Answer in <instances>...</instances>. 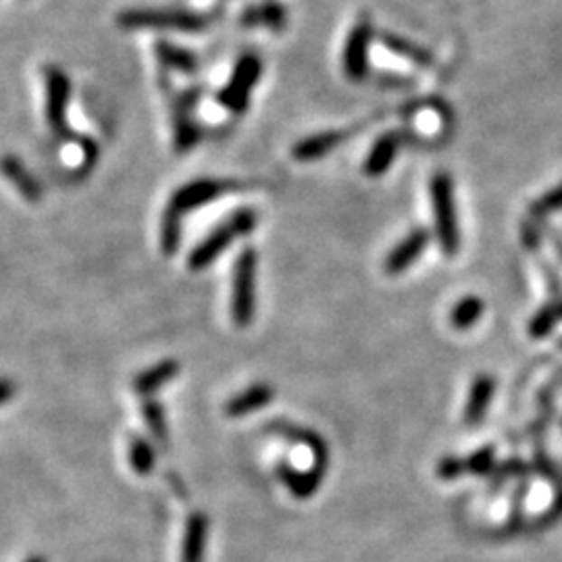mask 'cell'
<instances>
[{"label": "cell", "instance_id": "17", "mask_svg": "<svg viewBox=\"0 0 562 562\" xmlns=\"http://www.w3.org/2000/svg\"><path fill=\"white\" fill-rule=\"evenodd\" d=\"M493 389H496V381H493L490 375H479L477 379L473 381L467 408H464V423L477 425L483 419L493 398Z\"/></svg>", "mask_w": 562, "mask_h": 562}, {"label": "cell", "instance_id": "10", "mask_svg": "<svg viewBox=\"0 0 562 562\" xmlns=\"http://www.w3.org/2000/svg\"><path fill=\"white\" fill-rule=\"evenodd\" d=\"M239 25L246 30L284 32L287 25V11L279 0H263V3L246 6L239 15Z\"/></svg>", "mask_w": 562, "mask_h": 562}, {"label": "cell", "instance_id": "6", "mask_svg": "<svg viewBox=\"0 0 562 562\" xmlns=\"http://www.w3.org/2000/svg\"><path fill=\"white\" fill-rule=\"evenodd\" d=\"M375 38V25L369 17L356 19L352 30L348 32L344 52H342V67L351 81H362L369 73V51Z\"/></svg>", "mask_w": 562, "mask_h": 562}, {"label": "cell", "instance_id": "24", "mask_svg": "<svg viewBox=\"0 0 562 562\" xmlns=\"http://www.w3.org/2000/svg\"><path fill=\"white\" fill-rule=\"evenodd\" d=\"M182 217L171 209L164 211L163 215V228H161V246L164 255H173L180 248L182 238Z\"/></svg>", "mask_w": 562, "mask_h": 562}, {"label": "cell", "instance_id": "15", "mask_svg": "<svg viewBox=\"0 0 562 562\" xmlns=\"http://www.w3.org/2000/svg\"><path fill=\"white\" fill-rule=\"evenodd\" d=\"M209 520L202 512H194L188 517L186 533H183L182 546V562H202L204 560V546H207Z\"/></svg>", "mask_w": 562, "mask_h": 562}, {"label": "cell", "instance_id": "32", "mask_svg": "<svg viewBox=\"0 0 562 562\" xmlns=\"http://www.w3.org/2000/svg\"><path fill=\"white\" fill-rule=\"evenodd\" d=\"M25 562H46V558L44 557H32L30 560H25Z\"/></svg>", "mask_w": 562, "mask_h": 562}, {"label": "cell", "instance_id": "33", "mask_svg": "<svg viewBox=\"0 0 562 562\" xmlns=\"http://www.w3.org/2000/svg\"><path fill=\"white\" fill-rule=\"evenodd\" d=\"M560 346H562V342H560Z\"/></svg>", "mask_w": 562, "mask_h": 562}, {"label": "cell", "instance_id": "5", "mask_svg": "<svg viewBox=\"0 0 562 562\" xmlns=\"http://www.w3.org/2000/svg\"><path fill=\"white\" fill-rule=\"evenodd\" d=\"M257 286V252L246 248L239 252L234 267V294H231V314L238 327H248L255 314Z\"/></svg>", "mask_w": 562, "mask_h": 562}, {"label": "cell", "instance_id": "21", "mask_svg": "<svg viewBox=\"0 0 562 562\" xmlns=\"http://www.w3.org/2000/svg\"><path fill=\"white\" fill-rule=\"evenodd\" d=\"M180 373V365L175 361H163L159 365L146 369V371L138 375L134 388L138 394H155L156 389H161L164 383H169L171 379H175V375Z\"/></svg>", "mask_w": 562, "mask_h": 562}, {"label": "cell", "instance_id": "16", "mask_svg": "<svg viewBox=\"0 0 562 562\" xmlns=\"http://www.w3.org/2000/svg\"><path fill=\"white\" fill-rule=\"evenodd\" d=\"M381 44L388 48L389 52L400 57L402 61H408L415 67H431L434 65V54L427 48L419 46L413 40L400 36V33H381Z\"/></svg>", "mask_w": 562, "mask_h": 562}, {"label": "cell", "instance_id": "3", "mask_svg": "<svg viewBox=\"0 0 562 562\" xmlns=\"http://www.w3.org/2000/svg\"><path fill=\"white\" fill-rule=\"evenodd\" d=\"M263 75V61L258 54L246 52L236 61L234 70L229 73L228 84H225L217 94V102L228 113L242 115L248 108L252 90Z\"/></svg>", "mask_w": 562, "mask_h": 562}, {"label": "cell", "instance_id": "30", "mask_svg": "<svg viewBox=\"0 0 562 562\" xmlns=\"http://www.w3.org/2000/svg\"><path fill=\"white\" fill-rule=\"evenodd\" d=\"M15 392H17L15 381L6 379V377H0V407L15 398Z\"/></svg>", "mask_w": 562, "mask_h": 562}, {"label": "cell", "instance_id": "22", "mask_svg": "<svg viewBox=\"0 0 562 562\" xmlns=\"http://www.w3.org/2000/svg\"><path fill=\"white\" fill-rule=\"evenodd\" d=\"M483 308H485V304H483L482 298H477V296L463 298L461 303H458L454 308H452V314H450L452 325H454L456 329H469V327H473L479 319H482Z\"/></svg>", "mask_w": 562, "mask_h": 562}, {"label": "cell", "instance_id": "31", "mask_svg": "<svg viewBox=\"0 0 562 562\" xmlns=\"http://www.w3.org/2000/svg\"><path fill=\"white\" fill-rule=\"evenodd\" d=\"M523 473H527V467L523 463L519 461H510V463H504L502 467H500L496 471V475L500 477H510V475H523Z\"/></svg>", "mask_w": 562, "mask_h": 562}, {"label": "cell", "instance_id": "23", "mask_svg": "<svg viewBox=\"0 0 562 562\" xmlns=\"http://www.w3.org/2000/svg\"><path fill=\"white\" fill-rule=\"evenodd\" d=\"M560 321H562V298L554 300L552 304H546L541 311H538V314L529 323V335L531 338H546Z\"/></svg>", "mask_w": 562, "mask_h": 562}, {"label": "cell", "instance_id": "14", "mask_svg": "<svg viewBox=\"0 0 562 562\" xmlns=\"http://www.w3.org/2000/svg\"><path fill=\"white\" fill-rule=\"evenodd\" d=\"M0 173H3L6 180L17 188V192L25 198V201H32V202L40 201V196H42L40 183L36 182V177L27 171L25 164L17 159V156H11V155L3 156V159H0Z\"/></svg>", "mask_w": 562, "mask_h": 562}, {"label": "cell", "instance_id": "8", "mask_svg": "<svg viewBox=\"0 0 562 562\" xmlns=\"http://www.w3.org/2000/svg\"><path fill=\"white\" fill-rule=\"evenodd\" d=\"M201 96V88H190V90H183L173 98V136L175 148L180 153H188L201 140V127H198V123L192 117Z\"/></svg>", "mask_w": 562, "mask_h": 562}, {"label": "cell", "instance_id": "7", "mask_svg": "<svg viewBox=\"0 0 562 562\" xmlns=\"http://www.w3.org/2000/svg\"><path fill=\"white\" fill-rule=\"evenodd\" d=\"M71 84L70 78L59 67H48L46 70V119L51 127L61 136H70V138L81 140L78 134L70 132L67 126V107H70Z\"/></svg>", "mask_w": 562, "mask_h": 562}, {"label": "cell", "instance_id": "25", "mask_svg": "<svg viewBox=\"0 0 562 562\" xmlns=\"http://www.w3.org/2000/svg\"><path fill=\"white\" fill-rule=\"evenodd\" d=\"M129 463L138 475H148L155 467V448L142 437H134L129 445Z\"/></svg>", "mask_w": 562, "mask_h": 562}, {"label": "cell", "instance_id": "11", "mask_svg": "<svg viewBox=\"0 0 562 562\" xmlns=\"http://www.w3.org/2000/svg\"><path fill=\"white\" fill-rule=\"evenodd\" d=\"M429 231L427 229H413L410 234L389 252L386 258V271L389 276H398V273L407 271L410 265L417 263V258L423 255V250L429 246Z\"/></svg>", "mask_w": 562, "mask_h": 562}, {"label": "cell", "instance_id": "12", "mask_svg": "<svg viewBox=\"0 0 562 562\" xmlns=\"http://www.w3.org/2000/svg\"><path fill=\"white\" fill-rule=\"evenodd\" d=\"M348 138V132H342V129H327V132H319L308 136V138L300 140L296 146L292 148L294 159L300 163H311V161H319L321 156H325L344 144V140Z\"/></svg>", "mask_w": 562, "mask_h": 562}, {"label": "cell", "instance_id": "28", "mask_svg": "<svg viewBox=\"0 0 562 562\" xmlns=\"http://www.w3.org/2000/svg\"><path fill=\"white\" fill-rule=\"evenodd\" d=\"M493 454H496V450L492 445H485V448L467 458V471L475 473V475H488L493 469Z\"/></svg>", "mask_w": 562, "mask_h": 562}, {"label": "cell", "instance_id": "4", "mask_svg": "<svg viewBox=\"0 0 562 562\" xmlns=\"http://www.w3.org/2000/svg\"><path fill=\"white\" fill-rule=\"evenodd\" d=\"M431 207H434L436 229L442 250L448 257H454L461 250V231H458L452 180L448 173H437L431 180Z\"/></svg>", "mask_w": 562, "mask_h": 562}, {"label": "cell", "instance_id": "13", "mask_svg": "<svg viewBox=\"0 0 562 562\" xmlns=\"http://www.w3.org/2000/svg\"><path fill=\"white\" fill-rule=\"evenodd\" d=\"M402 142L404 136L400 132H386L383 136H379L367 155L365 173L369 177H381L386 173V171L394 164Z\"/></svg>", "mask_w": 562, "mask_h": 562}, {"label": "cell", "instance_id": "29", "mask_svg": "<svg viewBox=\"0 0 562 562\" xmlns=\"http://www.w3.org/2000/svg\"><path fill=\"white\" fill-rule=\"evenodd\" d=\"M464 471H467V461H461V458H454V456L444 458V461L437 464V477L445 479V482L461 477Z\"/></svg>", "mask_w": 562, "mask_h": 562}, {"label": "cell", "instance_id": "18", "mask_svg": "<svg viewBox=\"0 0 562 562\" xmlns=\"http://www.w3.org/2000/svg\"><path fill=\"white\" fill-rule=\"evenodd\" d=\"M273 396H276V392H273L271 386L257 383V386L248 388L246 392L238 394L236 398H231L228 407H225V413L229 417H246L250 413H257V410L267 407L273 400Z\"/></svg>", "mask_w": 562, "mask_h": 562}, {"label": "cell", "instance_id": "1", "mask_svg": "<svg viewBox=\"0 0 562 562\" xmlns=\"http://www.w3.org/2000/svg\"><path fill=\"white\" fill-rule=\"evenodd\" d=\"M117 23L127 32H175V33H202L211 27V19L204 13L182 9V6H164V9H129L119 13Z\"/></svg>", "mask_w": 562, "mask_h": 562}, {"label": "cell", "instance_id": "27", "mask_svg": "<svg viewBox=\"0 0 562 562\" xmlns=\"http://www.w3.org/2000/svg\"><path fill=\"white\" fill-rule=\"evenodd\" d=\"M557 211H562V183L557 188H552L548 194L539 196L538 201L531 204V215L538 219H544Z\"/></svg>", "mask_w": 562, "mask_h": 562}, {"label": "cell", "instance_id": "20", "mask_svg": "<svg viewBox=\"0 0 562 562\" xmlns=\"http://www.w3.org/2000/svg\"><path fill=\"white\" fill-rule=\"evenodd\" d=\"M156 57H159V63L167 71H177V73H196L198 70V54L188 51V48L171 44V42H159L156 44Z\"/></svg>", "mask_w": 562, "mask_h": 562}, {"label": "cell", "instance_id": "19", "mask_svg": "<svg viewBox=\"0 0 562 562\" xmlns=\"http://www.w3.org/2000/svg\"><path fill=\"white\" fill-rule=\"evenodd\" d=\"M279 477L296 498H311L323 482V467L317 464L313 471L298 473L287 464H279Z\"/></svg>", "mask_w": 562, "mask_h": 562}, {"label": "cell", "instance_id": "2", "mask_svg": "<svg viewBox=\"0 0 562 562\" xmlns=\"http://www.w3.org/2000/svg\"><path fill=\"white\" fill-rule=\"evenodd\" d=\"M255 228H257L255 211L242 209V211L234 212L228 221L219 225V228L212 231L209 238H204L202 242L192 250V255L188 258V267L192 271L204 269V267H209L212 260L219 258V255H221L223 250H228L238 236L250 234Z\"/></svg>", "mask_w": 562, "mask_h": 562}, {"label": "cell", "instance_id": "9", "mask_svg": "<svg viewBox=\"0 0 562 562\" xmlns=\"http://www.w3.org/2000/svg\"><path fill=\"white\" fill-rule=\"evenodd\" d=\"M231 190H238V183L234 182H219V180H196L190 182L186 186L180 188L171 198L169 207L177 215H183V212L194 211L202 204L217 201L219 196L229 194Z\"/></svg>", "mask_w": 562, "mask_h": 562}, {"label": "cell", "instance_id": "26", "mask_svg": "<svg viewBox=\"0 0 562 562\" xmlns=\"http://www.w3.org/2000/svg\"><path fill=\"white\" fill-rule=\"evenodd\" d=\"M142 413H144V419H146L148 427H150V431H153V436L156 437V440L159 442L167 440V421H164V413H163L161 404L148 400L146 404H144Z\"/></svg>", "mask_w": 562, "mask_h": 562}]
</instances>
